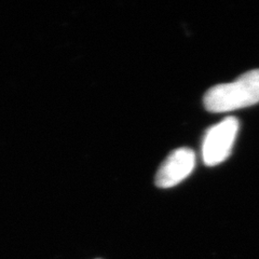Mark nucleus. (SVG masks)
Listing matches in <instances>:
<instances>
[{
	"label": "nucleus",
	"instance_id": "f257e3e1",
	"mask_svg": "<svg viewBox=\"0 0 259 259\" xmlns=\"http://www.w3.org/2000/svg\"><path fill=\"white\" fill-rule=\"evenodd\" d=\"M259 103V69L250 70L230 83L217 84L205 93L203 104L210 112H228Z\"/></svg>",
	"mask_w": 259,
	"mask_h": 259
},
{
	"label": "nucleus",
	"instance_id": "f03ea898",
	"mask_svg": "<svg viewBox=\"0 0 259 259\" xmlns=\"http://www.w3.org/2000/svg\"><path fill=\"white\" fill-rule=\"evenodd\" d=\"M239 126L237 118L227 117L207 130L202 145V158L206 165L220 164L230 156Z\"/></svg>",
	"mask_w": 259,
	"mask_h": 259
},
{
	"label": "nucleus",
	"instance_id": "7ed1b4c3",
	"mask_svg": "<svg viewBox=\"0 0 259 259\" xmlns=\"http://www.w3.org/2000/svg\"><path fill=\"white\" fill-rule=\"evenodd\" d=\"M196 164V155L189 148H178L169 153L159 167L156 185L160 188H171L187 178Z\"/></svg>",
	"mask_w": 259,
	"mask_h": 259
},
{
	"label": "nucleus",
	"instance_id": "20e7f679",
	"mask_svg": "<svg viewBox=\"0 0 259 259\" xmlns=\"http://www.w3.org/2000/svg\"><path fill=\"white\" fill-rule=\"evenodd\" d=\"M97 259H101V258H97Z\"/></svg>",
	"mask_w": 259,
	"mask_h": 259
}]
</instances>
